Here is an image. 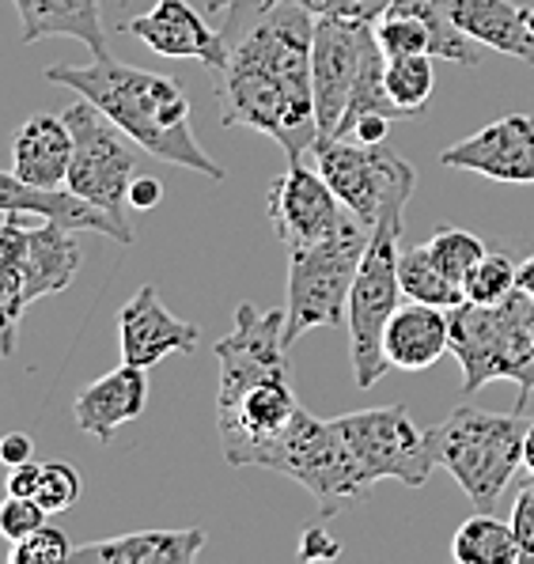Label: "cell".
Returning <instances> with one entry per match:
<instances>
[{
  "label": "cell",
  "instance_id": "cell-1",
  "mask_svg": "<svg viewBox=\"0 0 534 564\" xmlns=\"http://www.w3.org/2000/svg\"><path fill=\"white\" fill-rule=\"evenodd\" d=\"M315 15L299 0H281L231 42L217 68V107L224 126H247L281 144L288 160L312 155L315 84H312Z\"/></svg>",
  "mask_w": 534,
  "mask_h": 564
},
{
  "label": "cell",
  "instance_id": "cell-2",
  "mask_svg": "<svg viewBox=\"0 0 534 564\" xmlns=\"http://www.w3.org/2000/svg\"><path fill=\"white\" fill-rule=\"evenodd\" d=\"M217 429L224 458L231 466H265L270 451L299 413L284 341V311L239 303L236 326L217 341Z\"/></svg>",
  "mask_w": 534,
  "mask_h": 564
},
{
  "label": "cell",
  "instance_id": "cell-3",
  "mask_svg": "<svg viewBox=\"0 0 534 564\" xmlns=\"http://www.w3.org/2000/svg\"><path fill=\"white\" fill-rule=\"evenodd\" d=\"M42 80L73 88L80 99L95 102L137 149L163 163L224 182V167L197 144L194 126H189V99L171 76L122 65L107 54L95 57L91 65H50Z\"/></svg>",
  "mask_w": 534,
  "mask_h": 564
},
{
  "label": "cell",
  "instance_id": "cell-4",
  "mask_svg": "<svg viewBox=\"0 0 534 564\" xmlns=\"http://www.w3.org/2000/svg\"><path fill=\"white\" fill-rule=\"evenodd\" d=\"M451 357L467 394L508 379L520 390L515 413H523L534 394V300L520 289L497 307L462 300L451 307Z\"/></svg>",
  "mask_w": 534,
  "mask_h": 564
},
{
  "label": "cell",
  "instance_id": "cell-5",
  "mask_svg": "<svg viewBox=\"0 0 534 564\" xmlns=\"http://www.w3.org/2000/svg\"><path fill=\"white\" fill-rule=\"evenodd\" d=\"M436 466L459 481L478 511H493L501 505L512 474L523 466V436L527 421L523 413H493L459 405L440 424L425 432Z\"/></svg>",
  "mask_w": 534,
  "mask_h": 564
},
{
  "label": "cell",
  "instance_id": "cell-6",
  "mask_svg": "<svg viewBox=\"0 0 534 564\" xmlns=\"http://www.w3.org/2000/svg\"><path fill=\"white\" fill-rule=\"evenodd\" d=\"M402 228H406V202L386 205V213L375 220L368 250L360 258L357 281L349 292V352H352V379L360 390L375 387L386 376L383 357V329L399 311L402 284H399V254H402Z\"/></svg>",
  "mask_w": 534,
  "mask_h": 564
},
{
  "label": "cell",
  "instance_id": "cell-7",
  "mask_svg": "<svg viewBox=\"0 0 534 564\" xmlns=\"http://www.w3.org/2000/svg\"><path fill=\"white\" fill-rule=\"evenodd\" d=\"M372 228L346 216L334 236L312 247L288 250V303H284V341L288 349L318 326H341L349 315V292Z\"/></svg>",
  "mask_w": 534,
  "mask_h": 564
},
{
  "label": "cell",
  "instance_id": "cell-8",
  "mask_svg": "<svg viewBox=\"0 0 534 564\" xmlns=\"http://www.w3.org/2000/svg\"><path fill=\"white\" fill-rule=\"evenodd\" d=\"M262 470H273L304 485L326 519L364 500L375 485L360 466V458L352 455L349 440L341 436L338 421H318L304 405H299L296 421L281 436V444L270 451Z\"/></svg>",
  "mask_w": 534,
  "mask_h": 564
},
{
  "label": "cell",
  "instance_id": "cell-9",
  "mask_svg": "<svg viewBox=\"0 0 534 564\" xmlns=\"http://www.w3.org/2000/svg\"><path fill=\"white\" fill-rule=\"evenodd\" d=\"M312 163L330 182L338 202L368 228H375L386 205L410 202L413 186H417L413 163H406L386 144H360L349 141V137H318L312 144Z\"/></svg>",
  "mask_w": 534,
  "mask_h": 564
},
{
  "label": "cell",
  "instance_id": "cell-10",
  "mask_svg": "<svg viewBox=\"0 0 534 564\" xmlns=\"http://www.w3.org/2000/svg\"><path fill=\"white\" fill-rule=\"evenodd\" d=\"M68 133H73V163H68L65 186L88 197L91 205L107 208L118 224H126L129 189H133L137 155L129 149V137L102 115L95 102H73L65 110Z\"/></svg>",
  "mask_w": 534,
  "mask_h": 564
},
{
  "label": "cell",
  "instance_id": "cell-11",
  "mask_svg": "<svg viewBox=\"0 0 534 564\" xmlns=\"http://www.w3.org/2000/svg\"><path fill=\"white\" fill-rule=\"evenodd\" d=\"M334 421L372 481H402L406 489H421L436 470L428 436L413 424L402 402L334 416Z\"/></svg>",
  "mask_w": 534,
  "mask_h": 564
},
{
  "label": "cell",
  "instance_id": "cell-12",
  "mask_svg": "<svg viewBox=\"0 0 534 564\" xmlns=\"http://www.w3.org/2000/svg\"><path fill=\"white\" fill-rule=\"evenodd\" d=\"M265 213L277 231L284 250H299L323 242L326 236L346 224L349 208L338 202V194L330 189V182L323 178V171L315 163H307V155L288 160V167L270 182L265 194Z\"/></svg>",
  "mask_w": 534,
  "mask_h": 564
},
{
  "label": "cell",
  "instance_id": "cell-13",
  "mask_svg": "<svg viewBox=\"0 0 534 564\" xmlns=\"http://www.w3.org/2000/svg\"><path fill=\"white\" fill-rule=\"evenodd\" d=\"M375 31L368 23L315 20L312 42V84H315V126L318 137H334L346 118L349 95L357 88L360 65ZM315 137V141H318Z\"/></svg>",
  "mask_w": 534,
  "mask_h": 564
},
{
  "label": "cell",
  "instance_id": "cell-14",
  "mask_svg": "<svg viewBox=\"0 0 534 564\" xmlns=\"http://www.w3.org/2000/svg\"><path fill=\"white\" fill-rule=\"evenodd\" d=\"M440 163L451 171H473V175H486L493 182L534 186V115L497 118L493 126L444 149Z\"/></svg>",
  "mask_w": 534,
  "mask_h": 564
},
{
  "label": "cell",
  "instance_id": "cell-15",
  "mask_svg": "<svg viewBox=\"0 0 534 564\" xmlns=\"http://www.w3.org/2000/svg\"><path fill=\"white\" fill-rule=\"evenodd\" d=\"M0 213L4 216H42L68 231H99V236L133 247V228L118 224L107 208L91 205L76 189L62 186H31L15 171H0Z\"/></svg>",
  "mask_w": 534,
  "mask_h": 564
},
{
  "label": "cell",
  "instance_id": "cell-16",
  "mask_svg": "<svg viewBox=\"0 0 534 564\" xmlns=\"http://www.w3.org/2000/svg\"><path fill=\"white\" fill-rule=\"evenodd\" d=\"M122 31L133 34V39H141L152 54L189 57V61H201V65H209V68H224V61L231 54L224 34L212 31L209 23H205V15L194 12L186 0H156L152 12L126 20Z\"/></svg>",
  "mask_w": 534,
  "mask_h": 564
},
{
  "label": "cell",
  "instance_id": "cell-17",
  "mask_svg": "<svg viewBox=\"0 0 534 564\" xmlns=\"http://www.w3.org/2000/svg\"><path fill=\"white\" fill-rule=\"evenodd\" d=\"M118 337H122V364H137V368H152L171 352H194L197 345V326L186 318L171 315L163 307L160 292L152 284H144L141 292H133V300L118 315Z\"/></svg>",
  "mask_w": 534,
  "mask_h": 564
},
{
  "label": "cell",
  "instance_id": "cell-18",
  "mask_svg": "<svg viewBox=\"0 0 534 564\" xmlns=\"http://www.w3.org/2000/svg\"><path fill=\"white\" fill-rule=\"evenodd\" d=\"M144 371L149 368L122 364V368L107 371L102 379L84 387L73 402L76 429L88 432L99 444H110L122 424L137 421L144 413V402H149V376Z\"/></svg>",
  "mask_w": 534,
  "mask_h": 564
},
{
  "label": "cell",
  "instance_id": "cell-19",
  "mask_svg": "<svg viewBox=\"0 0 534 564\" xmlns=\"http://www.w3.org/2000/svg\"><path fill=\"white\" fill-rule=\"evenodd\" d=\"M451 352V311L406 300L383 329V357L399 371H425Z\"/></svg>",
  "mask_w": 534,
  "mask_h": 564
},
{
  "label": "cell",
  "instance_id": "cell-20",
  "mask_svg": "<svg viewBox=\"0 0 534 564\" xmlns=\"http://www.w3.org/2000/svg\"><path fill=\"white\" fill-rule=\"evenodd\" d=\"M73 163V133L65 115H31L12 137V171L31 186H65Z\"/></svg>",
  "mask_w": 534,
  "mask_h": 564
},
{
  "label": "cell",
  "instance_id": "cell-21",
  "mask_svg": "<svg viewBox=\"0 0 534 564\" xmlns=\"http://www.w3.org/2000/svg\"><path fill=\"white\" fill-rule=\"evenodd\" d=\"M205 550L201 527H186V531H137L118 534L107 542L73 545V557L84 564H189Z\"/></svg>",
  "mask_w": 534,
  "mask_h": 564
},
{
  "label": "cell",
  "instance_id": "cell-22",
  "mask_svg": "<svg viewBox=\"0 0 534 564\" xmlns=\"http://www.w3.org/2000/svg\"><path fill=\"white\" fill-rule=\"evenodd\" d=\"M20 12L23 42L42 39H76L95 57H107V31H102L99 0H12Z\"/></svg>",
  "mask_w": 534,
  "mask_h": 564
},
{
  "label": "cell",
  "instance_id": "cell-23",
  "mask_svg": "<svg viewBox=\"0 0 534 564\" xmlns=\"http://www.w3.org/2000/svg\"><path fill=\"white\" fill-rule=\"evenodd\" d=\"M447 8H451L459 31H467L473 42L534 68V34L527 31L520 4L512 0H447Z\"/></svg>",
  "mask_w": 534,
  "mask_h": 564
},
{
  "label": "cell",
  "instance_id": "cell-24",
  "mask_svg": "<svg viewBox=\"0 0 534 564\" xmlns=\"http://www.w3.org/2000/svg\"><path fill=\"white\" fill-rule=\"evenodd\" d=\"M76 231L62 228L54 220H42V228H31L28 258H23V292L28 300L57 296L68 289L80 269V247H76Z\"/></svg>",
  "mask_w": 534,
  "mask_h": 564
},
{
  "label": "cell",
  "instance_id": "cell-25",
  "mask_svg": "<svg viewBox=\"0 0 534 564\" xmlns=\"http://www.w3.org/2000/svg\"><path fill=\"white\" fill-rule=\"evenodd\" d=\"M455 564H520V542L512 523H501L489 511H478L451 538Z\"/></svg>",
  "mask_w": 534,
  "mask_h": 564
},
{
  "label": "cell",
  "instance_id": "cell-26",
  "mask_svg": "<svg viewBox=\"0 0 534 564\" xmlns=\"http://www.w3.org/2000/svg\"><path fill=\"white\" fill-rule=\"evenodd\" d=\"M399 284H402V296L417 300V303H433V307H459L462 300V284L451 281L440 265L428 258L425 242L421 247H402L399 254Z\"/></svg>",
  "mask_w": 534,
  "mask_h": 564
},
{
  "label": "cell",
  "instance_id": "cell-27",
  "mask_svg": "<svg viewBox=\"0 0 534 564\" xmlns=\"http://www.w3.org/2000/svg\"><path fill=\"white\" fill-rule=\"evenodd\" d=\"M391 8L417 15V20L425 23L428 34H433V50H428V54L436 61H455V65H478L481 61V54L473 50L478 42H473L467 31H459V23L451 20L447 0H394Z\"/></svg>",
  "mask_w": 534,
  "mask_h": 564
},
{
  "label": "cell",
  "instance_id": "cell-28",
  "mask_svg": "<svg viewBox=\"0 0 534 564\" xmlns=\"http://www.w3.org/2000/svg\"><path fill=\"white\" fill-rule=\"evenodd\" d=\"M433 54H402V57H386L383 80L391 99L406 110L410 118L425 115L428 99H433L436 88V68H433Z\"/></svg>",
  "mask_w": 534,
  "mask_h": 564
},
{
  "label": "cell",
  "instance_id": "cell-29",
  "mask_svg": "<svg viewBox=\"0 0 534 564\" xmlns=\"http://www.w3.org/2000/svg\"><path fill=\"white\" fill-rule=\"evenodd\" d=\"M520 289V262L512 254H486L462 276V296L481 307H497Z\"/></svg>",
  "mask_w": 534,
  "mask_h": 564
},
{
  "label": "cell",
  "instance_id": "cell-30",
  "mask_svg": "<svg viewBox=\"0 0 534 564\" xmlns=\"http://www.w3.org/2000/svg\"><path fill=\"white\" fill-rule=\"evenodd\" d=\"M425 250H428V258H433V262L459 284H462V276L473 269V262H481V258L489 254L486 242L473 236V231L451 228V224H440V228L433 231V239L425 242Z\"/></svg>",
  "mask_w": 534,
  "mask_h": 564
},
{
  "label": "cell",
  "instance_id": "cell-31",
  "mask_svg": "<svg viewBox=\"0 0 534 564\" xmlns=\"http://www.w3.org/2000/svg\"><path fill=\"white\" fill-rule=\"evenodd\" d=\"M375 42L386 57H402V54H428L433 50V34H428L425 23L410 12H399V8H386L383 15L372 23Z\"/></svg>",
  "mask_w": 534,
  "mask_h": 564
},
{
  "label": "cell",
  "instance_id": "cell-32",
  "mask_svg": "<svg viewBox=\"0 0 534 564\" xmlns=\"http://www.w3.org/2000/svg\"><path fill=\"white\" fill-rule=\"evenodd\" d=\"M68 557H73V542H68V534L54 523L39 527V531L28 534L23 542L8 545V561L12 564H65Z\"/></svg>",
  "mask_w": 534,
  "mask_h": 564
},
{
  "label": "cell",
  "instance_id": "cell-33",
  "mask_svg": "<svg viewBox=\"0 0 534 564\" xmlns=\"http://www.w3.org/2000/svg\"><path fill=\"white\" fill-rule=\"evenodd\" d=\"M39 500L46 508V516H62L80 500V474L68 463H46L42 466V485H39Z\"/></svg>",
  "mask_w": 534,
  "mask_h": 564
},
{
  "label": "cell",
  "instance_id": "cell-34",
  "mask_svg": "<svg viewBox=\"0 0 534 564\" xmlns=\"http://www.w3.org/2000/svg\"><path fill=\"white\" fill-rule=\"evenodd\" d=\"M39 527H46V508L34 497H8L4 492V505H0V538L12 545L34 534Z\"/></svg>",
  "mask_w": 534,
  "mask_h": 564
},
{
  "label": "cell",
  "instance_id": "cell-35",
  "mask_svg": "<svg viewBox=\"0 0 534 564\" xmlns=\"http://www.w3.org/2000/svg\"><path fill=\"white\" fill-rule=\"evenodd\" d=\"M299 4H304L315 20H346V23H368V28H372L394 0H299Z\"/></svg>",
  "mask_w": 534,
  "mask_h": 564
},
{
  "label": "cell",
  "instance_id": "cell-36",
  "mask_svg": "<svg viewBox=\"0 0 534 564\" xmlns=\"http://www.w3.org/2000/svg\"><path fill=\"white\" fill-rule=\"evenodd\" d=\"M270 8V0H205V12L209 15H224V42H228V50H231V42L239 39L251 23L258 20V15Z\"/></svg>",
  "mask_w": 534,
  "mask_h": 564
},
{
  "label": "cell",
  "instance_id": "cell-37",
  "mask_svg": "<svg viewBox=\"0 0 534 564\" xmlns=\"http://www.w3.org/2000/svg\"><path fill=\"white\" fill-rule=\"evenodd\" d=\"M512 531L515 542H520V564H534V477L515 492V505H512Z\"/></svg>",
  "mask_w": 534,
  "mask_h": 564
},
{
  "label": "cell",
  "instance_id": "cell-38",
  "mask_svg": "<svg viewBox=\"0 0 534 564\" xmlns=\"http://www.w3.org/2000/svg\"><path fill=\"white\" fill-rule=\"evenodd\" d=\"M28 242H31V228H23L15 216H8V220L0 224V265H23Z\"/></svg>",
  "mask_w": 534,
  "mask_h": 564
},
{
  "label": "cell",
  "instance_id": "cell-39",
  "mask_svg": "<svg viewBox=\"0 0 534 564\" xmlns=\"http://www.w3.org/2000/svg\"><path fill=\"white\" fill-rule=\"evenodd\" d=\"M341 557V542L323 527H307L299 534V561H338Z\"/></svg>",
  "mask_w": 534,
  "mask_h": 564
},
{
  "label": "cell",
  "instance_id": "cell-40",
  "mask_svg": "<svg viewBox=\"0 0 534 564\" xmlns=\"http://www.w3.org/2000/svg\"><path fill=\"white\" fill-rule=\"evenodd\" d=\"M39 485H42V466L28 458L20 466H8L4 477V492L8 497H39Z\"/></svg>",
  "mask_w": 534,
  "mask_h": 564
},
{
  "label": "cell",
  "instance_id": "cell-41",
  "mask_svg": "<svg viewBox=\"0 0 534 564\" xmlns=\"http://www.w3.org/2000/svg\"><path fill=\"white\" fill-rule=\"evenodd\" d=\"M20 318H23V307L0 303V357H8V360L15 357V345H20Z\"/></svg>",
  "mask_w": 534,
  "mask_h": 564
},
{
  "label": "cell",
  "instance_id": "cell-42",
  "mask_svg": "<svg viewBox=\"0 0 534 564\" xmlns=\"http://www.w3.org/2000/svg\"><path fill=\"white\" fill-rule=\"evenodd\" d=\"M34 455V444L28 432H8V436H0V463L4 466H20L28 463Z\"/></svg>",
  "mask_w": 534,
  "mask_h": 564
},
{
  "label": "cell",
  "instance_id": "cell-43",
  "mask_svg": "<svg viewBox=\"0 0 534 564\" xmlns=\"http://www.w3.org/2000/svg\"><path fill=\"white\" fill-rule=\"evenodd\" d=\"M163 197V186L156 178H133V189H129V205L133 208H156Z\"/></svg>",
  "mask_w": 534,
  "mask_h": 564
},
{
  "label": "cell",
  "instance_id": "cell-44",
  "mask_svg": "<svg viewBox=\"0 0 534 564\" xmlns=\"http://www.w3.org/2000/svg\"><path fill=\"white\" fill-rule=\"evenodd\" d=\"M520 292H527V296L534 300V254L520 262Z\"/></svg>",
  "mask_w": 534,
  "mask_h": 564
},
{
  "label": "cell",
  "instance_id": "cell-45",
  "mask_svg": "<svg viewBox=\"0 0 534 564\" xmlns=\"http://www.w3.org/2000/svg\"><path fill=\"white\" fill-rule=\"evenodd\" d=\"M523 466L534 477V421H527V436H523Z\"/></svg>",
  "mask_w": 534,
  "mask_h": 564
},
{
  "label": "cell",
  "instance_id": "cell-46",
  "mask_svg": "<svg viewBox=\"0 0 534 564\" xmlns=\"http://www.w3.org/2000/svg\"><path fill=\"white\" fill-rule=\"evenodd\" d=\"M523 20H527V31L534 34V8H523Z\"/></svg>",
  "mask_w": 534,
  "mask_h": 564
},
{
  "label": "cell",
  "instance_id": "cell-47",
  "mask_svg": "<svg viewBox=\"0 0 534 564\" xmlns=\"http://www.w3.org/2000/svg\"><path fill=\"white\" fill-rule=\"evenodd\" d=\"M273 4H281V0H270V8H273Z\"/></svg>",
  "mask_w": 534,
  "mask_h": 564
}]
</instances>
